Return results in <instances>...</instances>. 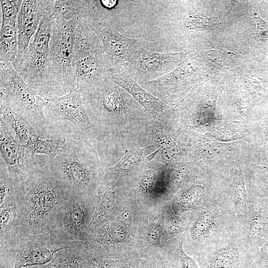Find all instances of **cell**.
I'll use <instances>...</instances> for the list:
<instances>
[{"mask_svg":"<svg viewBox=\"0 0 268 268\" xmlns=\"http://www.w3.org/2000/svg\"><path fill=\"white\" fill-rule=\"evenodd\" d=\"M81 98L99 137H108L124 150L143 148V143L151 141L152 132L145 109L108 76L82 90Z\"/></svg>","mask_w":268,"mask_h":268,"instance_id":"obj_1","label":"cell"},{"mask_svg":"<svg viewBox=\"0 0 268 268\" xmlns=\"http://www.w3.org/2000/svg\"><path fill=\"white\" fill-rule=\"evenodd\" d=\"M73 195L45 166H38L16 188V219L10 235L53 232L61 211Z\"/></svg>","mask_w":268,"mask_h":268,"instance_id":"obj_2","label":"cell"},{"mask_svg":"<svg viewBox=\"0 0 268 268\" xmlns=\"http://www.w3.org/2000/svg\"><path fill=\"white\" fill-rule=\"evenodd\" d=\"M64 150L46 168L72 193L90 196L104 173L94 147L83 139L66 138Z\"/></svg>","mask_w":268,"mask_h":268,"instance_id":"obj_3","label":"cell"},{"mask_svg":"<svg viewBox=\"0 0 268 268\" xmlns=\"http://www.w3.org/2000/svg\"><path fill=\"white\" fill-rule=\"evenodd\" d=\"M82 242L66 240L55 232L11 234L0 241V268H26L47 264L60 251Z\"/></svg>","mask_w":268,"mask_h":268,"instance_id":"obj_4","label":"cell"},{"mask_svg":"<svg viewBox=\"0 0 268 268\" xmlns=\"http://www.w3.org/2000/svg\"><path fill=\"white\" fill-rule=\"evenodd\" d=\"M51 17L49 81L51 97L61 96L78 88L72 62L75 30L79 19H67L60 14H51Z\"/></svg>","mask_w":268,"mask_h":268,"instance_id":"obj_5","label":"cell"},{"mask_svg":"<svg viewBox=\"0 0 268 268\" xmlns=\"http://www.w3.org/2000/svg\"><path fill=\"white\" fill-rule=\"evenodd\" d=\"M72 64L81 91L103 80L111 68L98 36L85 19H79L76 28Z\"/></svg>","mask_w":268,"mask_h":268,"instance_id":"obj_6","label":"cell"},{"mask_svg":"<svg viewBox=\"0 0 268 268\" xmlns=\"http://www.w3.org/2000/svg\"><path fill=\"white\" fill-rule=\"evenodd\" d=\"M0 89L10 100L13 110L40 135L49 125L43 111L46 101L26 84L10 62L0 63Z\"/></svg>","mask_w":268,"mask_h":268,"instance_id":"obj_7","label":"cell"},{"mask_svg":"<svg viewBox=\"0 0 268 268\" xmlns=\"http://www.w3.org/2000/svg\"><path fill=\"white\" fill-rule=\"evenodd\" d=\"M52 13L44 15L30 43L24 66L19 72L26 84L43 98L51 97L48 64L52 31Z\"/></svg>","mask_w":268,"mask_h":268,"instance_id":"obj_8","label":"cell"},{"mask_svg":"<svg viewBox=\"0 0 268 268\" xmlns=\"http://www.w3.org/2000/svg\"><path fill=\"white\" fill-rule=\"evenodd\" d=\"M187 54L186 51L160 53L142 48L136 51L123 65L141 85L159 78L173 70L176 66L184 61Z\"/></svg>","mask_w":268,"mask_h":268,"instance_id":"obj_9","label":"cell"},{"mask_svg":"<svg viewBox=\"0 0 268 268\" xmlns=\"http://www.w3.org/2000/svg\"><path fill=\"white\" fill-rule=\"evenodd\" d=\"M90 197L73 195L61 211L53 232L66 240L83 242L94 211L91 207Z\"/></svg>","mask_w":268,"mask_h":268,"instance_id":"obj_10","label":"cell"},{"mask_svg":"<svg viewBox=\"0 0 268 268\" xmlns=\"http://www.w3.org/2000/svg\"><path fill=\"white\" fill-rule=\"evenodd\" d=\"M55 0H23L16 22L18 51L11 63L19 73L25 63L32 37L36 34L40 22L47 13H52Z\"/></svg>","mask_w":268,"mask_h":268,"instance_id":"obj_11","label":"cell"},{"mask_svg":"<svg viewBox=\"0 0 268 268\" xmlns=\"http://www.w3.org/2000/svg\"><path fill=\"white\" fill-rule=\"evenodd\" d=\"M0 158L5 164L12 183L19 186L38 167L31 152L21 144L0 118Z\"/></svg>","mask_w":268,"mask_h":268,"instance_id":"obj_12","label":"cell"},{"mask_svg":"<svg viewBox=\"0 0 268 268\" xmlns=\"http://www.w3.org/2000/svg\"><path fill=\"white\" fill-rule=\"evenodd\" d=\"M46 101L47 118L49 122L68 121L87 134L99 137L87 114L78 88L61 96L44 98Z\"/></svg>","mask_w":268,"mask_h":268,"instance_id":"obj_13","label":"cell"},{"mask_svg":"<svg viewBox=\"0 0 268 268\" xmlns=\"http://www.w3.org/2000/svg\"><path fill=\"white\" fill-rule=\"evenodd\" d=\"M87 20L98 36L111 68L127 63L136 51L145 48L147 42L142 38H131L109 25Z\"/></svg>","mask_w":268,"mask_h":268,"instance_id":"obj_14","label":"cell"},{"mask_svg":"<svg viewBox=\"0 0 268 268\" xmlns=\"http://www.w3.org/2000/svg\"><path fill=\"white\" fill-rule=\"evenodd\" d=\"M108 76L128 91L144 108L149 121L166 124L172 109L142 88L123 64L111 68Z\"/></svg>","mask_w":268,"mask_h":268,"instance_id":"obj_15","label":"cell"},{"mask_svg":"<svg viewBox=\"0 0 268 268\" xmlns=\"http://www.w3.org/2000/svg\"><path fill=\"white\" fill-rule=\"evenodd\" d=\"M197 66L196 63L192 60L184 61L167 74L140 86L163 103L169 105L171 97L175 91L191 82L193 76L198 70Z\"/></svg>","mask_w":268,"mask_h":268,"instance_id":"obj_16","label":"cell"},{"mask_svg":"<svg viewBox=\"0 0 268 268\" xmlns=\"http://www.w3.org/2000/svg\"><path fill=\"white\" fill-rule=\"evenodd\" d=\"M97 190L98 196L88 232L107 220L116 202V192L114 181L100 180Z\"/></svg>","mask_w":268,"mask_h":268,"instance_id":"obj_17","label":"cell"},{"mask_svg":"<svg viewBox=\"0 0 268 268\" xmlns=\"http://www.w3.org/2000/svg\"><path fill=\"white\" fill-rule=\"evenodd\" d=\"M0 101V118L13 130L19 143L26 144L31 136L37 135L36 133L23 117L13 110L8 97L1 92Z\"/></svg>","mask_w":268,"mask_h":268,"instance_id":"obj_18","label":"cell"},{"mask_svg":"<svg viewBox=\"0 0 268 268\" xmlns=\"http://www.w3.org/2000/svg\"><path fill=\"white\" fill-rule=\"evenodd\" d=\"M202 268H246V259L239 252L223 249L205 257Z\"/></svg>","mask_w":268,"mask_h":268,"instance_id":"obj_19","label":"cell"},{"mask_svg":"<svg viewBox=\"0 0 268 268\" xmlns=\"http://www.w3.org/2000/svg\"><path fill=\"white\" fill-rule=\"evenodd\" d=\"M66 145V138L41 139L36 135L31 136L24 146L31 153L34 158L37 153L45 154L49 160L54 159L61 153Z\"/></svg>","mask_w":268,"mask_h":268,"instance_id":"obj_20","label":"cell"},{"mask_svg":"<svg viewBox=\"0 0 268 268\" xmlns=\"http://www.w3.org/2000/svg\"><path fill=\"white\" fill-rule=\"evenodd\" d=\"M81 244L60 251L47 264L26 268H85L81 261Z\"/></svg>","mask_w":268,"mask_h":268,"instance_id":"obj_21","label":"cell"},{"mask_svg":"<svg viewBox=\"0 0 268 268\" xmlns=\"http://www.w3.org/2000/svg\"><path fill=\"white\" fill-rule=\"evenodd\" d=\"M81 261L85 268H139L136 259H112L89 255L81 252Z\"/></svg>","mask_w":268,"mask_h":268,"instance_id":"obj_22","label":"cell"},{"mask_svg":"<svg viewBox=\"0 0 268 268\" xmlns=\"http://www.w3.org/2000/svg\"><path fill=\"white\" fill-rule=\"evenodd\" d=\"M18 51L17 28L6 25L1 27L0 34V61L12 63Z\"/></svg>","mask_w":268,"mask_h":268,"instance_id":"obj_23","label":"cell"},{"mask_svg":"<svg viewBox=\"0 0 268 268\" xmlns=\"http://www.w3.org/2000/svg\"><path fill=\"white\" fill-rule=\"evenodd\" d=\"M16 214L15 199L0 203V241L12 233Z\"/></svg>","mask_w":268,"mask_h":268,"instance_id":"obj_24","label":"cell"},{"mask_svg":"<svg viewBox=\"0 0 268 268\" xmlns=\"http://www.w3.org/2000/svg\"><path fill=\"white\" fill-rule=\"evenodd\" d=\"M23 0H1L2 20L1 27L9 25L16 28L17 18Z\"/></svg>","mask_w":268,"mask_h":268,"instance_id":"obj_25","label":"cell"},{"mask_svg":"<svg viewBox=\"0 0 268 268\" xmlns=\"http://www.w3.org/2000/svg\"><path fill=\"white\" fill-rule=\"evenodd\" d=\"M218 22L210 16L196 11H192L186 17L184 21L185 28L188 30L198 28H215Z\"/></svg>","mask_w":268,"mask_h":268,"instance_id":"obj_26","label":"cell"},{"mask_svg":"<svg viewBox=\"0 0 268 268\" xmlns=\"http://www.w3.org/2000/svg\"><path fill=\"white\" fill-rule=\"evenodd\" d=\"M174 268H198L196 263L180 248L174 259Z\"/></svg>","mask_w":268,"mask_h":268,"instance_id":"obj_27","label":"cell"},{"mask_svg":"<svg viewBox=\"0 0 268 268\" xmlns=\"http://www.w3.org/2000/svg\"><path fill=\"white\" fill-rule=\"evenodd\" d=\"M256 22V35L263 41L268 40V23L263 20L258 14L254 15Z\"/></svg>","mask_w":268,"mask_h":268,"instance_id":"obj_28","label":"cell"},{"mask_svg":"<svg viewBox=\"0 0 268 268\" xmlns=\"http://www.w3.org/2000/svg\"><path fill=\"white\" fill-rule=\"evenodd\" d=\"M161 235L160 226L157 224L153 223L149 226L147 232V239L152 245H156L159 242Z\"/></svg>","mask_w":268,"mask_h":268,"instance_id":"obj_29","label":"cell"},{"mask_svg":"<svg viewBox=\"0 0 268 268\" xmlns=\"http://www.w3.org/2000/svg\"><path fill=\"white\" fill-rule=\"evenodd\" d=\"M145 268H157L156 266L153 265H147Z\"/></svg>","mask_w":268,"mask_h":268,"instance_id":"obj_30","label":"cell"}]
</instances>
